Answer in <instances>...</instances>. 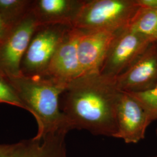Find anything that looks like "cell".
Masks as SVG:
<instances>
[{
    "label": "cell",
    "instance_id": "5bb4252c",
    "mask_svg": "<svg viewBox=\"0 0 157 157\" xmlns=\"http://www.w3.org/2000/svg\"><path fill=\"white\" fill-rule=\"evenodd\" d=\"M127 93V92H126ZM143 108L150 123L157 120V85L151 89L136 93H128Z\"/></svg>",
    "mask_w": 157,
    "mask_h": 157
},
{
    "label": "cell",
    "instance_id": "7c38bea8",
    "mask_svg": "<svg viewBox=\"0 0 157 157\" xmlns=\"http://www.w3.org/2000/svg\"><path fill=\"white\" fill-rule=\"evenodd\" d=\"M33 1L0 0V15L11 29L29 15Z\"/></svg>",
    "mask_w": 157,
    "mask_h": 157
},
{
    "label": "cell",
    "instance_id": "8992f818",
    "mask_svg": "<svg viewBox=\"0 0 157 157\" xmlns=\"http://www.w3.org/2000/svg\"><path fill=\"white\" fill-rule=\"evenodd\" d=\"M39 25L31 11L0 42V72L6 77L16 78L22 75L23 58Z\"/></svg>",
    "mask_w": 157,
    "mask_h": 157
},
{
    "label": "cell",
    "instance_id": "9a60e30c",
    "mask_svg": "<svg viewBox=\"0 0 157 157\" xmlns=\"http://www.w3.org/2000/svg\"><path fill=\"white\" fill-rule=\"evenodd\" d=\"M0 102L25 109V107L7 77L0 72Z\"/></svg>",
    "mask_w": 157,
    "mask_h": 157
},
{
    "label": "cell",
    "instance_id": "6da1fadb",
    "mask_svg": "<svg viewBox=\"0 0 157 157\" xmlns=\"http://www.w3.org/2000/svg\"><path fill=\"white\" fill-rule=\"evenodd\" d=\"M121 94L114 80L99 73L83 75L67 85L60 97V108L71 130L115 138Z\"/></svg>",
    "mask_w": 157,
    "mask_h": 157
},
{
    "label": "cell",
    "instance_id": "8fae6325",
    "mask_svg": "<svg viewBox=\"0 0 157 157\" xmlns=\"http://www.w3.org/2000/svg\"><path fill=\"white\" fill-rule=\"evenodd\" d=\"M84 0H34L31 11L40 25L61 24L73 27Z\"/></svg>",
    "mask_w": 157,
    "mask_h": 157
},
{
    "label": "cell",
    "instance_id": "7a4b0ae2",
    "mask_svg": "<svg viewBox=\"0 0 157 157\" xmlns=\"http://www.w3.org/2000/svg\"><path fill=\"white\" fill-rule=\"evenodd\" d=\"M25 110L30 112L38 125L35 137L67 135L71 130L60 108V97L67 86L45 76L8 78Z\"/></svg>",
    "mask_w": 157,
    "mask_h": 157
},
{
    "label": "cell",
    "instance_id": "d6986e66",
    "mask_svg": "<svg viewBox=\"0 0 157 157\" xmlns=\"http://www.w3.org/2000/svg\"></svg>",
    "mask_w": 157,
    "mask_h": 157
},
{
    "label": "cell",
    "instance_id": "4fadbf2b",
    "mask_svg": "<svg viewBox=\"0 0 157 157\" xmlns=\"http://www.w3.org/2000/svg\"><path fill=\"white\" fill-rule=\"evenodd\" d=\"M129 27L151 43L157 42V10L140 8Z\"/></svg>",
    "mask_w": 157,
    "mask_h": 157
},
{
    "label": "cell",
    "instance_id": "ac0fdd59",
    "mask_svg": "<svg viewBox=\"0 0 157 157\" xmlns=\"http://www.w3.org/2000/svg\"><path fill=\"white\" fill-rule=\"evenodd\" d=\"M156 133H157V130H156Z\"/></svg>",
    "mask_w": 157,
    "mask_h": 157
},
{
    "label": "cell",
    "instance_id": "2e32d148",
    "mask_svg": "<svg viewBox=\"0 0 157 157\" xmlns=\"http://www.w3.org/2000/svg\"><path fill=\"white\" fill-rule=\"evenodd\" d=\"M137 2L142 8L157 10V0H137Z\"/></svg>",
    "mask_w": 157,
    "mask_h": 157
},
{
    "label": "cell",
    "instance_id": "e0dca14e",
    "mask_svg": "<svg viewBox=\"0 0 157 157\" xmlns=\"http://www.w3.org/2000/svg\"><path fill=\"white\" fill-rule=\"evenodd\" d=\"M11 29L10 28L0 15V42L4 39L9 33Z\"/></svg>",
    "mask_w": 157,
    "mask_h": 157
},
{
    "label": "cell",
    "instance_id": "30bf717a",
    "mask_svg": "<svg viewBox=\"0 0 157 157\" xmlns=\"http://www.w3.org/2000/svg\"><path fill=\"white\" fill-rule=\"evenodd\" d=\"M122 29L82 31L78 44L82 75L99 72L110 45Z\"/></svg>",
    "mask_w": 157,
    "mask_h": 157
},
{
    "label": "cell",
    "instance_id": "5b68a950",
    "mask_svg": "<svg viewBox=\"0 0 157 157\" xmlns=\"http://www.w3.org/2000/svg\"><path fill=\"white\" fill-rule=\"evenodd\" d=\"M151 43L146 37L129 27L122 29L113 40L98 73L106 78L115 80Z\"/></svg>",
    "mask_w": 157,
    "mask_h": 157
},
{
    "label": "cell",
    "instance_id": "3957f363",
    "mask_svg": "<svg viewBox=\"0 0 157 157\" xmlns=\"http://www.w3.org/2000/svg\"><path fill=\"white\" fill-rule=\"evenodd\" d=\"M140 8L137 0H84L73 27L83 32L126 28Z\"/></svg>",
    "mask_w": 157,
    "mask_h": 157
},
{
    "label": "cell",
    "instance_id": "277c9868",
    "mask_svg": "<svg viewBox=\"0 0 157 157\" xmlns=\"http://www.w3.org/2000/svg\"><path fill=\"white\" fill-rule=\"evenodd\" d=\"M71 27L61 24L39 25L23 58L22 75L26 77L44 75L65 34Z\"/></svg>",
    "mask_w": 157,
    "mask_h": 157
},
{
    "label": "cell",
    "instance_id": "52a82bcc",
    "mask_svg": "<svg viewBox=\"0 0 157 157\" xmlns=\"http://www.w3.org/2000/svg\"><path fill=\"white\" fill-rule=\"evenodd\" d=\"M82 31L71 27L67 30L44 75L67 86L82 75L78 59V41Z\"/></svg>",
    "mask_w": 157,
    "mask_h": 157
},
{
    "label": "cell",
    "instance_id": "ba28073f",
    "mask_svg": "<svg viewBox=\"0 0 157 157\" xmlns=\"http://www.w3.org/2000/svg\"><path fill=\"white\" fill-rule=\"evenodd\" d=\"M127 93L141 92L157 85V42L152 43L130 67L115 80Z\"/></svg>",
    "mask_w": 157,
    "mask_h": 157
},
{
    "label": "cell",
    "instance_id": "9c48e42d",
    "mask_svg": "<svg viewBox=\"0 0 157 157\" xmlns=\"http://www.w3.org/2000/svg\"><path fill=\"white\" fill-rule=\"evenodd\" d=\"M118 133L115 138L126 143H137L144 139L151 124L139 102L128 93L122 91L117 109Z\"/></svg>",
    "mask_w": 157,
    "mask_h": 157
}]
</instances>
